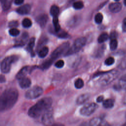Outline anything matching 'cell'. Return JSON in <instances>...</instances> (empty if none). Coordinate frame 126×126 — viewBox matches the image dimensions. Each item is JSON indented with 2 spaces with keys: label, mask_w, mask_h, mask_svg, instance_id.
Segmentation results:
<instances>
[{
  "label": "cell",
  "mask_w": 126,
  "mask_h": 126,
  "mask_svg": "<svg viewBox=\"0 0 126 126\" xmlns=\"http://www.w3.org/2000/svg\"><path fill=\"white\" fill-rule=\"evenodd\" d=\"M19 96L17 89L13 88L4 91L0 96V112L10 110L16 104Z\"/></svg>",
  "instance_id": "cell-1"
},
{
  "label": "cell",
  "mask_w": 126,
  "mask_h": 126,
  "mask_svg": "<svg viewBox=\"0 0 126 126\" xmlns=\"http://www.w3.org/2000/svg\"><path fill=\"white\" fill-rule=\"evenodd\" d=\"M52 104V99L50 97H44L38 101L32 106L28 111L29 116L33 118L39 117L48 109L50 108Z\"/></svg>",
  "instance_id": "cell-2"
},
{
  "label": "cell",
  "mask_w": 126,
  "mask_h": 126,
  "mask_svg": "<svg viewBox=\"0 0 126 126\" xmlns=\"http://www.w3.org/2000/svg\"><path fill=\"white\" fill-rule=\"evenodd\" d=\"M99 75H100L98 80L99 84L101 86H106L114 81L118 76V73L116 71L113 70L100 74Z\"/></svg>",
  "instance_id": "cell-3"
},
{
  "label": "cell",
  "mask_w": 126,
  "mask_h": 126,
  "mask_svg": "<svg viewBox=\"0 0 126 126\" xmlns=\"http://www.w3.org/2000/svg\"><path fill=\"white\" fill-rule=\"evenodd\" d=\"M87 39L85 37H80L75 40L74 44L71 47L69 48L65 53V55L69 56L79 52L81 48L85 46L86 43Z\"/></svg>",
  "instance_id": "cell-4"
},
{
  "label": "cell",
  "mask_w": 126,
  "mask_h": 126,
  "mask_svg": "<svg viewBox=\"0 0 126 126\" xmlns=\"http://www.w3.org/2000/svg\"><path fill=\"white\" fill-rule=\"evenodd\" d=\"M19 58L15 55H11L4 58L0 64V70L3 73H8L10 69L11 65L17 62Z\"/></svg>",
  "instance_id": "cell-5"
},
{
  "label": "cell",
  "mask_w": 126,
  "mask_h": 126,
  "mask_svg": "<svg viewBox=\"0 0 126 126\" xmlns=\"http://www.w3.org/2000/svg\"><path fill=\"white\" fill-rule=\"evenodd\" d=\"M69 47V43L65 42L60 45L51 54V57L49 58L53 62L57 58H59L61 55L65 53Z\"/></svg>",
  "instance_id": "cell-6"
},
{
  "label": "cell",
  "mask_w": 126,
  "mask_h": 126,
  "mask_svg": "<svg viewBox=\"0 0 126 126\" xmlns=\"http://www.w3.org/2000/svg\"><path fill=\"white\" fill-rule=\"evenodd\" d=\"M43 92V89L39 86H34L25 94V97L29 99H33L39 97Z\"/></svg>",
  "instance_id": "cell-7"
},
{
  "label": "cell",
  "mask_w": 126,
  "mask_h": 126,
  "mask_svg": "<svg viewBox=\"0 0 126 126\" xmlns=\"http://www.w3.org/2000/svg\"><path fill=\"white\" fill-rule=\"evenodd\" d=\"M97 107V105L95 103H88L80 109V113L83 116H89L94 113Z\"/></svg>",
  "instance_id": "cell-8"
},
{
  "label": "cell",
  "mask_w": 126,
  "mask_h": 126,
  "mask_svg": "<svg viewBox=\"0 0 126 126\" xmlns=\"http://www.w3.org/2000/svg\"><path fill=\"white\" fill-rule=\"evenodd\" d=\"M41 121L42 123L45 125H49L53 123V114L51 107L46 110L42 114Z\"/></svg>",
  "instance_id": "cell-9"
},
{
  "label": "cell",
  "mask_w": 126,
  "mask_h": 126,
  "mask_svg": "<svg viewBox=\"0 0 126 126\" xmlns=\"http://www.w3.org/2000/svg\"><path fill=\"white\" fill-rule=\"evenodd\" d=\"M32 69H31L30 67L29 66H24L23 68H22L19 72L17 73L16 77L17 79L20 80L21 78H23L25 77H26V75L29 72H31Z\"/></svg>",
  "instance_id": "cell-10"
},
{
  "label": "cell",
  "mask_w": 126,
  "mask_h": 126,
  "mask_svg": "<svg viewBox=\"0 0 126 126\" xmlns=\"http://www.w3.org/2000/svg\"><path fill=\"white\" fill-rule=\"evenodd\" d=\"M31 10V6L28 4H24L18 7L16 11L18 13L21 15H26L29 13Z\"/></svg>",
  "instance_id": "cell-11"
},
{
  "label": "cell",
  "mask_w": 126,
  "mask_h": 126,
  "mask_svg": "<svg viewBox=\"0 0 126 126\" xmlns=\"http://www.w3.org/2000/svg\"><path fill=\"white\" fill-rule=\"evenodd\" d=\"M48 16L46 14H43L37 16L36 19V20L40 27H44L46 25L48 21Z\"/></svg>",
  "instance_id": "cell-12"
},
{
  "label": "cell",
  "mask_w": 126,
  "mask_h": 126,
  "mask_svg": "<svg viewBox=\"0 0 126 126\" xmlns=\"http://www.w3.org/2000/svg\"><path fill=\"white\" fill-rule=\"evenodd\" d=\"M19 80V86L22 89H26L29 88L32 84L31 80L27 77H24L21 78Z\"/></svg>",
  "instance_id": "cell-13"
},
{
  "label": "cell",
  "mask_w": 126,
  "mask_h": 126,
  "mask_svg": "<svg viewBox=\"0 0 126 126\" xmlns=\"http://www.w3.org/2000/svg\"><path fill=\"white\" fill-rule=\"evenodd\" d=\"M110 11L113 13H118L122 9V4L120 2H115L111 3L109 6Z\"/></svg>",
  "instance_id": "cell-14"
},
{
  "label": "cell",
  "mask_w": 126,
  "mask_h": 126,
  "mask_svg": "<svg viewBox=\"0 0 126 126\" xmlns=\"http://www.w3.org/2000/svg\"><path fill=\"white\" fill-rule=\"evenodd\" d=\"M28 34L27 32H24L22 34L20 38L17 40L16 45L18 46H22L24 45L28 41Z\"/></svg>",
  "instance_id": "cell-15"
},
{
  "label": "cell",
  "mask_w": 126,
  "mask_h": 126,
  "mask_svg": "<svg viewBox=\"0 0 126 126\" xmlns=\"http://www.w3.org/2000/svg\"><path fill=\"white\" fill-rule=\"evenodd\" d=\"M90 96L89 94H84L80 95L76 99V102L77 104L80 105L84 103L86 101H88V100L89 99Z\"/></svg>",
  "instance_id": "cell-16"
},
{
  "label": "cell",
  "mask_w": 126,
  "mask_h": 126,
  "mask_svg": "<svg viewBox=\"0 0 126 126\" xmlns=\"http://www.w3.org/2000/svg\"><path fill=\"white\" fill-rule=\"evenodd\" d=\"M35 44V38L34 37H32L29 42L27 46V50L28 51H29L31 54L32 56H33L34 55V53L33 52V47L34 46Z\"/></svg>",
  "instance_id": "cell-17"
},
{
  "label": "cell",
  "mask_w": 126,
  "mask_h": 126,
  "mask_svg": "<svg viewBox=\"0 0 126 126\" xmlns=\"http://www.w3.org/2000/svg\"><path fill=\"white\" fill-rule=\"evenodd\" d=\"M12 0H0V2L1 3L2 9L4 11L8 10L12 3Z\"/></svg>",
  "instance_id": "cell-18"
},
{
  "label": "cell",
  "mask_w": 126,
  "mask_h": 126,
  "mask_svg": "<svg viewBox=\"0 0 126 126\" xmlns=\"http://www.w3.org/2000/svg\"><path fill=\"white\" fill-rule=\"evenodd\" d=\"M49 52V49L46 46H43L41 48L38 52V56L41 58H43L45 57L48 54Z\"/></svg>",
  "instance_id": "cell-19"
},
{
  "label": "cell",
  "mask_w": 126,
  "mask_h": 126,
  "mask_svg": "<svg viewBox=\"0 0 126 126\" xmlns=\"http://www.w3.org/2000/svg\"><path fill=\"white\" fill-rule=\"evenodd\" d=\"M102 104L105 108H112L114 104V101L112 99H107L102 101Z\"/></svg>",
  "instance_id": "cell-20"
},
{
  "label": "cell",
  "mask_w": 126,
  "mask_h": 126,
  "mask_svg": "<svg viewBox=\"0 0 126 126\" xmlns=\"http://www.w3.org/2000/svg\"><path fill=\"white\" fill-rule=\"evenodd\" d=\"M118 87L126 90V74L122 76L119 80Z\"/></svg>",
  "instance_id": "cell-21"
},
{
  "label": "cell",
  "mask_w": 126,
  "mask_h": 126,
  "mask_svg": "<svg viewBox=\"0 0 126 126\" xmlns=\"http://www.w3.org/2000/svg\"><path fill=\"white\" fill-rule=\"evenodd\" d=\"M59 11H60V9L59 7L55 5L51 6L50 10V14L53 17L58 16L59 13Z\"/></svg>",
  "instance_id": "cell-22"
},
{
  "label": "cell",
  "mask_w": 126,
  "mask_h": 126,
  "mask_svg": "<svg viewBox=\"0 0 126 126\" xmlns=\"http://www.w3.org/2000/svg\"><path fill=\"white\" fill-rule=\"evenodd\" d=\"M53 23L55 31L56 32H59L61 30V27H60V25L59 23L58 16L53 17Z\"/></svg>",
  "instance_id": "cell-23"
},
{
  "label": "cell",
  "mask_w": 126,
  "mask_h": 126,
  "mask_svg": "<svg viewBox=\"0 0 126 126\" xmlns=\"http://www.w3.org/2000/svg\"><path fill=\"white\" fill-rule=\"evenodd\" d=\"M102 123V119L100 117H95L92 119L90 122V124L93 126H97L100 125Z\"/></svg>",
  "instance_id": "cell-24"
},
{
  "label": "cell",
  "mask_w": 126,
  "mask_h": 126,
  "mask_svg": "<svg viewBox=\"0 0 126 126\" xmlns=\"http://www.w3.org/2000/svg\"><path fill=\"white\" fill-rule=\"evenodd\" d=\"M108 38H109L108 34L106 32H103L99 35V36L98 37L97 40L99 43H102L106 41Z\"/></svg>",
  "instance_id": "cell-25"
},
{
  "label": "cell",
  "mask_w": 126,
  "mask_h": 126,
  "mask_svg": "<svg viewBox=\"0 0 126 126\" xmlns=\"http://www.w3.org/2000/svg\"><path fill=\"white\" fill-rule=\"evenodd\" d=\"M84 83L83 80L81 79V78H78L77 79L74 83V86L77 89H81L83 88V87L84 86Z\"/></svg>",
  "instance_id": "cell-26"
},
{
  "label": "cell",
  "mask_w": 126,
  "mask_h": 126,
  "mask_svg": "<svg viewBox=\"0 0 126 126\" xmlns=\"http://www.w3.org/2000/svg\"><path fill=\"white\" fill-rule=\"evenodd\" d=\"M22 26L25 28H29L31 27L32 25V22L31 20L29 18H25L22 21Z\"/></svg>",
  "instance_id": "cell-27"
},
{
  "label": "cell",
  "mask_w": 126,
  "mask_h": 126,
  "mask_svg": "<svg viewBox=\"0 0 126 126\" xmlns=\"http://www.w3.org/2000/svg\"><path fill=\"white\" fill-rule=\"evenodd\" d=\"M110 48L111 50H115L118 47V41L116 39H111L109 44Z\"/></svg>",
  "instance_id": "cell-28"
},
{
  "label": "cell",
  "mask_w": 126,
  "mask_h": 126,
  "mask_svg": "<svg viewBox=\"0 0 126 126\" xmlns=\"http://www.w3.org/2000/svg\"><path fill=\"white\" fill-rule=\"evenodd\" d=\"M9 33L12 36H16L19 34L20 31L16 28H11L9 31Z\"/></svg>",
  "instance_id": "cell-29"
},
{
  "label": "cell",
  "mask_w": 126,
  "mask_h": 126,
  "mask_svg": "<svg viewBox=\"0 0 126 126\" xmlns=\"http://www.w3.org/2000/svg\"><path fill=\"white\" fill-rule=\"evenodd\" d=\"M103 20V15L101 13L96 14L94 17V21L97 24H100Z\"/></svg>",
  "instance_id": "cell-30"
},
{
  "label": "cell",
  "mask_w": 126,
  "mask_h": 126,
  "mask_svg": "<svg viewBox=\"0 0 126 126\" xmlns=\"http://www.w3.org/2000/svg\"><path fill=\"white\" fill-rule=\"evenodd\" d=\"M73 6L75 9H81L84 7V4L82 1H78L73 3Z\"/></svg>",
  "instance_id": "cell-31"
},
{
  "label": "cell",
  "mask_w": 126,
  "mask_h": 126,
  "mask_svg": "<svg viewBox=\"0 0 126 126\" xmlns=\"http://www.w3.org/2000/svg\"><path fill=\"white\" fill-rule=\"evenodd\" d=\"M115 62V60H114V58L112 57H108L107 58L105 62H104V63L106 65H112Z\"/></svg>",
  "instance_id": "cell-32"
},
{
  "label": "cell",
  "mask_w": 126,
  "mask_h": 126,
  "mask_svg": "<svg viewBox=\"0 0 126 126\" xmlns=\"http://www.w3.org/2000/svg\"><path fill=\"white\" fill-rule=\"evenodd\" d=\"M58 36L60 37V38H68L69 37V34L65 32H60V31L59 32H58Z\"/></svg>",
  "instance_id": "cell-33"
},
{
  "label": "cell",
  "mask_w": 126,
  "mask_h": 126,
  "mask_svg": "<svg viewBox=\"0 0 126 126\" xmlns=\"http://www.w3.org/2000/svg\"><path fill=\"white\" fill-rule=\"evenodd\" d=\"M64 65V62L63 60H60L56 62L55 64V66L57 68H62Z\"/></svg>",
  "instance_id": "cell-34"
},
{
  "label": "cell",
  "mask_w": 126,
  "mask_h": 126,
  "mask_svg": "<svg viewBox=\"0 0 126 126\" xmlns=\"http://www.w3.org/2000/svg\"><path fill=\"white\" fill-rule=\"evenodd\" d=\"M119 67L121 69H126V58L123 59L120 62Z\"/></svg>",
  "instance_id": "cell-35"
},
{
  "label": "cell",
  "mask_w": 126,
  "mask_h": 126,
  "mask_svg": "<svg viewBox=\"0 0 126 126\" xmlns=\"http://www.w3.org/2000/svg\"><path fill=\"white\" fill-rule=\"evenodd\" d=\"M46 40H47V39L45 38H43L42 39H41L40 40V41L38 43V45H37V48L39 50L43 46L44 44H45V43L46 42Z\"/></svg>",
  "instance_id": "cell-36"
},
{
  "label": "cell",
  "mask_w": 126,
  "mask_h": 126,
  "mask_svg": "<svg viewBox=\"0 0 126 126\" xmlns=\"http://www.w3.org/2000/svg\"><path fill=\"white\" fill-rule=\"evenodd\" d=\"M18 26V22L17 21H10L8 24V26L11 28H16Z\"/></svg>",
  "instance_id": "cell-37"
},
{
  "label": "cell",
  "mask_w": 126,
  "mask_h": 126,
  "mask_svg": "<svg viewBox=\"0 0 126 126\" xmlns=\"http://www.w3.org/2000/svg\"><path fill=\"white\" fill-rule=\"evenodd\" d=\"M109 36L110 37V38L111 39H116V37L117 36V33L116 32H112Z\"/></svg>",
  "instance_id": "cell-38"
},
{
  "label": "cell",
  "mask_w": 126,
  "mask_h": 126,
  "mask_svg": "<svg viewBox=\"0 0 126 126\" xmlns=\"http://www.w3.org/2000/svg\"><path fill=\"white\" fill-rule=\"evenodd\" d=\"M122 29L124 32H126V18H125L123 20L122 24Z\"/></svg>",
  "instance_id": "cell-39"
},
{
  "label": "cell",
  "mask_w": 126,
  "mask_h": 126,
  "mask_svg": "<svg viewBox=\"0 0 126 126\" xmlns=\"http://www.w3.org/2000/svg\"><path fill=\"white\" fill-rule=\"evenodd\" d=\"M104 100V97L103 95H99L98 96L96 99V101L97 102H98V103H100V102H102Z\"/></svg>",
  "instance_id": "cell-40"
},
{
  "label": "cell",
  "mask_w": 126,
  "mask_h": 126,
  "mask_svg": "<svg viewBox=\"0 0 126 126\" xmlns=\"http://www.w3.org/2000/svg\"><path fill=\"white\" fill-rule=\"evenodd\" d=\"M5 81V78L4 75H0V83H4Z\"/></svg>",
  "instance_id": "cell-41"
},
{
  "label": "cell",
  "mask_w": 126,
  "mask_h": 126,
  "mask_svg": "<svg viewBox=\"0 0 126 126\" xmlns=\"http://www.w3.org/2000/svg\"><path fill=\"white\" fill-rule=\"evenodd\" d=\"M24 0H15L14 2L16 4L20 5V4H21L24 2Z\"/></svg>",
  "instance_id": "cell-42"
},
{
  "label": "cell",
  "mask_w": 126,
  "mask_h": 126,
  "mask_svg": "<svg viewBox=\"0 0 126 126\" xmlns=\"http://www.w3.org/2000/svg\"><path fill=\"white\" fill-rule=\"evenodd\" d=\"M123 103L124 104H126V94L125 95V96H124V98L123 99Z\"/></svg>",
  "instance_id": "cell-43"
},
{
  "label": "cell",
  "mask_w": 126,
  "mask_h": 126,
  "mask_svg": "<svg viewBox=\"0 0 126 126\" xmlns=\"http://www.w3.org/2000/svg\"><path fill=\"white\" fill-rule=\"evenodd\" d=\"M124 4L125 5H126V0H124Z\"/></svg>",
  "instance_id": "cell-44"
},
{
  "label": "cell",
  "mask_w": 126,
  "mask_h": 126,
  "mask_svg": "<svg viewBox=\"0 0 126 126\" xmlns=\"http://www.w3.org/2000/svg\"><path fill=\"white\" fill-rule=\"evenodd\" d=\"M115 0L116 1H119V0Z\"/></svg>",
  "instance_id": "cell-45"
},
{
  "label": "cell",
  "mask_w": 126,
  "mask_h": 126,
  "mask_svg": "<svg viewBox=\"0 0 126 126\" xmlns=\"http://www.w3.org/2000/svg\"></svg>",
  "instance_id": "cell-46"
}]
</instances>
